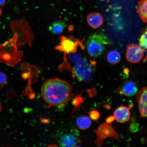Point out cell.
<instances>
[{
    "mask_svg": "<svg viewBox=\"0 0 147 147\" xmlns=\"http://www.w3.org/2000/svg\"><path fill=\"white\" fill-rule=\"evenodd\" d=\"M90 118L93 121H97L100 118V114L98 111L93 110L89 113Z\"/></svg>",
    "mask_w": 147,
    "mask_h": 147,
    "instance_id": "cell-18",
    "label": "cell"
},
{
    "mask_svg": "<svg viewBox=\"0 0 147 147\" xmlns=\"http://www.w3.org/2000/svg\"><path fill=\"white\" fill-rule=\"evenodd\" d=\"M121 55L118 51L112 50L109 51L107 58L108 62L111 64H115L119 63L121 60Z\"/></svg>",
    "mask_w": 147,
    "mask_h": 147,
    "instance_id": "cell-15",
    "label": "cell"
},
{
    "mask_svg": "<svg viewBox=\"0 0 147 147\" xmlns=\"http://www.w3.org/2000/svg\"><path fill=\"white\" fill-rule=\"evenodd\" d=\"M70 58L74 62V73L79 80L89 82L92 79L96 64L95 61L81 58L80 55L73 53Z\"/></svg>",
    "mask_w": 147,
    "mask_h": 147,
    "instance_id": "cell-2",
    "label": "cell"
},
{
    "mask_svg": "<svg viewBox=\"0 0 147 147\" xmlns=\"http://www.w3.org/2000/svg\"><path fill=\"white\" fill-rule=\"evenodd\" d=\"M41 91L44 100L53 106L67 103L72 96V89L70 84L58 78L46 81L42 86Z\"/></svg>",
    "mask_w": 147,
    "mask_h": 147,
    "instance_id": "cell-1",
    "label": "cell"
},
{
    "mask_svg": "<svg viewBox=\"0 0 147 147\" xmlns=\"http://www.w3.org/2000/svg\"><path fill=\"white\" fill-rule=\"evenodd\" d=\"M139 44L140 46L143 50L147 49V30L145 31L140 38Z\"/></svg>",
    "mask_w": 147,
    "mask_h": 147,
    "instance_id": "cell-16",
    "label": "cell"
},
{
    "mask_svg": "<svg viewBox=\"0 0 147 147\" xmlns=\"http://www.w3.org/2000/svg\"><path fill=\"white\" fill-rule=\"evenodd\" d=\"M86 18L88 24L94 29L99 28L104 22L103 17L98 12L91 13L88 15Z\"/></svg>",
    "mask_w": 147,
    "mask_h": 147,
    "instance_id": "cell-10",
    "label": "cell"
},
{
    "mask_svg": "<svg viewBox=\"0 0 147 147\" xmlns=\"http://www.w3.org/2000/svg\"><path fill=\"white\" fill-rule=\"evenodd\" d=\"M94 132L97 137V139L95 141V144L98 147L102 146L103 141L108 138H113L117 140H119L118 132L116 131L111 125L107 122L100 124Z\"/></svg>",
    "mask_w": 147,
    "mask_h": 147,
    "instance_id": "cell-4",
    "label": "cell"
},
{
    "mask_svg": "<svg viewBox=\"0 0 147 147\" xmlns=\"http://www.w3.org/2000/svg\"><path fill=\"white\" fill-rule=\"evenodd\" d=\"M111 43L104 33L95 32L90 36L86 43L88 54L91 57H99L105 52L106 46Z\"/></svg>",
    "mask_w": 147,
    "mask_h": 147,
    "instance_id": "cell-3",
    "label": "cell"
},
{
    "mask_svg": "<svg viewBox=\"0 0 147 147\" xmlns=\"http://www.w3.org/2000/svg\"><path fill=\"white\" fill-rule=\"evenodd\" d=\"M60 38V45L56 48L57 50L68 54L76 52L78 44L76 41L64 36H62Z\"/></svg>",
    "mask_w": 147,
    "mask_h": 147,
    "instance_id": "cell-7",
    "label": "cell"
},
{
    "mask_svg": "<svg viewBox=\"0 0 147 147\" xmlns=\"http://www.w3.org/2000/svg\"><path fill=\"white\" fill-rule=\"evenodd\" d=\"M2 109V108L1 101H0V112L1 111Z\"/></svg>",
    "mask_w": 147,
    "mask_h": 147,
    "instance_id": "cell-21",
    "label": "cell"
},
{
    "mask_svg": "<svg viewBox=\"0 0 147 147\" xmlns=\"http://www.w3.org/2000/svg\"><path fill=\"white\" fill-rule=\"evenodd\" d=\"M7 83V78L5 73L0 71V88H2Z\"/></svg>",
    "mask_w": 147,
    "mask_h": 147,
    "instance_id": "cell-17",
    "label": "cell"
},
{
    "mask_svg": "<svg viewBox=\"0 0 147 147\" xmlns=\"http://www.w3.org/2000/svg\"><path fill=\"white\" fill-rule=\"evenodd\" d=\"M6 1V0H0V8L4 6Z\"/></svg>",
    "mask_w": 147,
    "mask_h": 147,
    "instance_id": "cell-20",
    "label": "cell"
},
{
    "mask_svg": "<svg viewBox=\"0 0 147 147\" xmlns=\"http://www.w3.org/2000/svg\"><path fill=\"white\" fill-rule=\"evenodd\" d=\"M130 115L131 113L128 108L126 106H122L115 110L113 116L117 122L124 123L129 120Z\"/></svg>",
    "mask_w": 147,
    "mask_h": 147,
    "instance_id": "cell-8",
    "label": "cell"
},
{
    "mask_svg": "<svg viewBox=\"0 0 147 147\" xmlns=\"http://www.w3.org/2000/svg\"><path fill=\"white\" fill-rule=\"evenodd\" d=\"M78 137L75 133H69L64 134L60 137L59 143L62 147H73L77 144Z\"/></svg>",
    "mask_w": 147,
    "mask_h": 147,
    "instance_id": "cell-11",
    "label": "cell"
},
{
    "mask_svg": "<svg viewBox=\"0 0 147 147\" xmlns=\"http://www.w3.org/2000/svg\"><path fill=\"white\" fill-rule=\"evenodd\" d=\"M119 90L120 94L131 97L136 94L138 88L135 82L131 81H127L120 86Z\"/></svg>",
    "mask_w": 147,
    "mask_h": 147,
    "instance_id": "cell-9",
    "label": "cell"
},
{
    "mask_svg": "<svg viewBox=\"0 0 147 147\" xmlns=\"http://www.w3.org/2000/svg\"><path fill=\"white\" fill-rule=\"evenodd\" d=\"M140 117L147 118V87H143L136 96Z\"/></svg>",
    "mask_w": 147,
    "mask_h": 147,
    "instance_id": "cell-6",
    "label": "cell"
},
{
    "mask_svg": "<svg viewBox=\"0 0 147 147\" xmlns=\"http://www.w3.org/2000/svg\"><path fill=\"white\" fill-rule=\"evenodd\" d=\"M115 119V117L114 116H111L108 117L106 119V122L108 123V124L111 123L113 122Z\"/></svg>",
    "mask_w": 147,
    "mask_h": 147,
    "instance_id": "cell-19",
    "label": "cell"
},
{
    "mask_svg": "<svg viewBox=\"0 0 147 147\" xmlns=\"http://www.w3.org/2000/svg\"><path fill=\"white\" fill-rule=\"evenodd\" d=\"M144 51L140 46L135 44H131L126 48V59L130 63H138L142 59Z\"/></svg>",
    "mask_w": 147,
    "mask_h": 147,
    "instance_id": "cell-5",
    "label": "cell"
},
{
    "mask_svg": "<svg viewBox=\"0 0 147 147\" xmlns=\"http://www.w3.org/2000/svg\"><path fill=\"white\" fill-rule=\"evenodd\" d=\"M76 123L80 129L83 130L87 129L91 125V119L87 116L82 115L77 119Z\"/></svg>",
    "mask_w": 147,
    "mask_h": 147,
    "instance_id": "cell-14",
    "label": "cell"
},
{
    "mask_svg": "<svg viewBox=\"0 0 147 147\" xmlns=\"http://www.w3.org/2000/svg\"><path fill=\"white\" fill-rule=\"evenodd\" d=\"M137 12L143 22L147 24V0H139Z\"/></svg>",
    "mask_w": 147,
    "mask_h": 147,
    "instance_id": "cell-12",
    "label": "cell"
},
{
    "mask_svg": "<svg viewBox=\"0 0 147 147\" xmlns=\"http://www.w3.org/2000/svg\"><path fill=\"white\" fill-rule=\"evenodd\" d=\"M67 26V24L61 20L55 21L49 26V30L54 34H60L63 32Z\"/></svg>",
    "mask_w": 147,
    "mask_h": 147,
    "instance_id": "cell-13",
    "label": "cell"
}]
</instances>
